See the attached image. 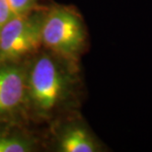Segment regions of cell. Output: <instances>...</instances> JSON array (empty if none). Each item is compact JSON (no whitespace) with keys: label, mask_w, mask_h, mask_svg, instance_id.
Returning a JSON list of instances; mask_svg holds the SVG:
<instances>
[{"label":"cell","mask_w":152,"mask_h":152,"mask_svg":"<svg viewBox=\"0 0 152 152\" xmlns=\"http://www.w3.org/2000/svg\"><path fill=\"white\" fill-rule=\"evenodd\" d=\"M105 150L87 124L79 118L68 121L62 126L57 139V151L99 152Z\"/></svg>","instance_id":"5"},{"label":"cell","mask_w":152,"mask_h":152,"mask_svg":"<svg viewBox=\"0 0 152 152\" xmlns=\"http://www.w3.org/2000/svg\"><path fill=\"white\" fill-rule=\"evenodd\" d=\"M33 148L32 142L22 136L0 134V152H29Z\"/></svg>","instance_id":"6"},{"label":"cell","mask_w":152,"mask_h":152,"mask_svg":"<svg viewBox=\"0 0 152 152\" xmlns=\"http://www.w3.org/2000/svg\"><path fill=\"white\" fill-rule=\"evenodd\" d=\"M88 34L80 13L71 6L59 5L45 13L42 44L56 56L78 62L87 48Z\"/></svg>","instance_id":"2"},{"label":"cell","mask_w":152,"mask_h":152,"mask_svg":"<svg viewBox=\"0 0 152 152\" xmlns=\"http://www.w3.org/2000/svg\"><path fill=\"white\" fill-rule=\"evenodd\" d=\"M13 17L10 6L7 0H0V31L3 26Z\"/></svg>","instance_id":"8"},{"label":"cell","mask_w":152,"mask_h":152,"mask_svg":"<svg viewBox=\"0 0 152 152\" xmlns=\"http://www.w3.org/2000/svg\"><path fill=\"white\" fill-rule=\"evenodd\" d=\"M27 88V74L23 67L13 63L0 66V115L17 110L23 103Z\"/></svg>","instance_id":"4"},{"label":"cell","mask_w":152,"mask_h":152,"mask_svg":"<svg viewBox=\"0 0 152 152\" xmlns=\"http://www.w3.org/2000/svg\"><path fill=\"white\" fill-rule=\"evenodd\" d=\"M13 16L25 14L34 9L39 0H7Z\"/></svg>","instance_id":"7"},{"label":"cell","mask_w":152,"mask_h":152,"mask_svg":"<svg viewBox=\"0 0 152 152\" xmlns=\"http://www.w3.org/2000/svg\"><path fill=\"white\" fill-rule=\"evenodd\" d=\"M45 13L31 10L13 16L0 31V63L19 59L42 45V28Z\"/></svg>","instance_id":"3"},{"label":"cell","mask_w":152,"mask_h":152,"mask_svg":"<svg viewBox=\"0 0 152 152\" xmlns=\"http://www.w3.org/2000/svg\"><path fill=\"white\" fill-rule=\"evenodd\" d=\"M51 56H42L34 62L27 76V87L35 109L39 113H53L60 106L73 103L79 85L77 62Z\"/></svg>","instance_id":"1"}]
</instances>
